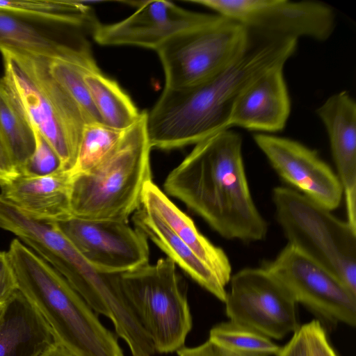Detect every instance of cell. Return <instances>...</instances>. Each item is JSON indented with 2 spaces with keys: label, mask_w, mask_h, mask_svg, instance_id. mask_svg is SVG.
Here are the masks:
<instances>
[{
  "label": "cell",
  "mask_w": 356,
  "mask_h": 356,
  "mask_svg": "<svg viewBox=\"0 0 356 356\" xmlns=\"http://www.w3.org/2000/svg\"><path fill=\"white\" fill-rule=\"evenodd\" d=\"M46 59L51 74L79 105L88 123H103L85 83L86 74L98 67L90 42L80 38L63 54Z\"/></svg>",
  "instance_id": "cell-22"
},
{
  "label": "cell",
  "mask_w": 356,
  "mask_h": 356,
  "mask_svg": "<svg viewBox=\"0 0 356 356\" xmlns=\"http://www.w3.org/2000/svg\"><path fill=\"white\" fill-rule=\"evenodd\" d=\"M327 131L345 196L347 222L356 229V104L347 91L329 97L316 110Z\"/></svg>",
  "instance_id": "cell-16"
},
{
  "label": "cell",
  "mask_w": 356,
  "mask_h": 356,
  "mask_svg": "<svg viewBox=\"0 0 356 356\" xmlns=\"http://www.w3.org/2000/svg\"><path fill=\"white\" fill-rule=\"evenodd\" d=\"M124 131L101 122L86 124L71 175L87 172L103 162L116 148Z\"/></svg>",
  "instance_id": "cell-28"
},
{
  "label": "cell",
  "mask_w": 356,
  "mask_h": 356,
  "mask_svg": "<svg viewBox=\"0 0 356 356\" xmlns=\"http://www.w3.org/2000/svg\"><path fill=\"white\" fill-rule=\"evenodd\" d=\"M72 175L59 170L41 177L19 175L0 187V197L33 220L54 224L72 216Z\"/></svg>",
  "instance_id": "cell-18"
},
{
  "label": "cell",
  "mask_w": 356,
  "mask_h": 356,
  "mask_svg": "<svg viewBox=\"0 0 356 356\" xmlns=\"http://www.w3.org/2000/svg\"><path fill=\"white\" fill-rule=\"evenodd\" d=\"M284 67L272 69L253 81L234 106L229 128L274 133L282 131L291 112V100Z\"/></svg>",
  "instance_id": "cell-17"
},
{
  "label": "cell",
  "mask_w": 356,
  "mask_h": 356,
  "mask_svg": "<svg viewBox=\"0 0 356 356\" xmlns=\"http://www.w3.org/2000/svg\"><path fill=\"white\" fill-rule=\"evenodd\" d=\"M229 282L225 303L230 321L274 339H281L300 328L296 302L262 266L238 270Z\"/></svg>",
  "instance_id": "cell-12"
},
{
  "label": "cell",
  "mask_w": 356,
  "mask_h": 356,
  "mask_svg": "<svg viewBox=\"0 0 356 356\" xmlns=\"http://www.w3.org/2000/svg\"><path fill=\"white\" fill-rule=\"evenodd\" d=\"M253 139L286 182L330 211L340 205L343 195L341 182L315 150L270 134H255Z\"/></svg>",
  "instance_id": "cell-15"
},
{
  "label": "cell",
  "mask_w": 356,
  "mask_h": 356,
  "mask_svg": "<svg viewBox=\"0 0 356 356\" xmlns=\"http://www.w3.org/2000/svg\"><path fill=\"white\" fill-rule=\"evenodd\" d=\"M0 137L19 172L35 147L33 127L0 79Z\"/></svg>",
  "instance_id": "cell-25"
},
{
  "label": "cell",
  "mask_w": 356,
  "mask_h": 356,
  "mask_svg": "<svg viewBox=\"0 0 356 356\" xmlns=\"http://www.w3.org/2000/svg\"><path fill=\"white\" fill-rule=\"evenodd\" d=\"M19 175L18 168L0 137V187L11 183Z\"/></svg>",
  "instance_id": "cell-32"
},
{
  "label": "cell",
  "mask_w": 356,
  "mask_h": 356,
  "mask_svg": "<svg viewBox=\"0 0 356 356\" xmlns=\"http://www.w3.org/2000/svg\"><path fill=\"white\" fill-rule=\"evenodd\" d=\"M5 307H6V304H1V305H0V318H1V316H2V315H3V312H4Z\"/></svg>",
  "instance_id": "cell-36"
},
{
  "label": "cell",
  "mask_w": 356,
  "mask_h": 356,
  "mask_svg": "<svg viewBox=\"0 0 356 356\" xmlns=\"http://www.w3.org/2000/svg\"><path fill=\"white\" fill-rule=\"evenodd\" d=\"M33 130L35 139V149L21 170L20 175L41 177L63 170L60 159L53 147L35 128L33 127Z\"/></svg>",
  "instance_id": "cell-29"
},
{
  "label": "cell",
  "mask_w": 356,
  "mask_h": 356,
  "mask_svg": "<svg viewBox=\"0 0 356 356\" xmlns=\"http://www.w3.org/2000/svg\"><path fill=\"white\" fill-rule=\"evenodd\" d=\"M209 340L230 356H277L282 348L269 337L230 321L213 326Z\"/></svg>",
  "instance_id": "cell-27"
},
{
  "label": "cell",
  "mask_w": 356,
  "mask_h": 356,
  "mask_svg": "<svg viewBox=\"0 0 356 356\" xmlns=\"http://www.w3.org/2000/svg\"><path fill=\"white\" fill-rule=\"evenodd\" d=\"M124 293L155 352L171 353L184 346L192 328L186 289L168 257L120 274Z\"/></svg>",
  "instance_id": "cell-7"
},
{
  "label": "cell",
  "mask_w": 356,
  "mask_h": 356,
  "mask_svg": "<svg viewBox=\"0 0 356 356\" xmlns=\"http://www.w3.org/2000/svg\"><path fill=\"white\" fill-rule=\"evenodd\" d=\"M140 207L157 215L227 285L232 277V266L225 251L202 234L193 220L152 180L144 186Z\"/></svg>",
  "instance_id": "cell-19"
},
{
  "label": "cell",
  "mask_w": 356,
  "mask_h": 356,
  "mask_svg": "<svg viewBox=\"0 0 356 356\" xmlns=\"http://www.w3.org/2000/svg\"><path fill=\"white\" fill-rule=\"evenodd\" d=\"M307 341L308 356H338L331 346L327 332L314 319L302 325Z\"/></svg>",
  "instance_id": "cell-30"
},
{
  "label": "cell",
  "mask_w": 356,
  "mask_h": 356,
  "mask_svg": "<svg viewBox=\"0 0 356 356\" xmlns=\"http://www.w3.org/2000/svg\"><path fill=\"white\" fill-rule=\"evenodd\" d=\"M39 356H75L60 343L56 341L44 350Z\"/></svg>",
  "instance_id": "cell-35"
},
{
  "label": "cell",
  "mask_w": 356,
  "mask_h": 356,
  "mask_svg": "<svg viewBox=\"0 0 356 356\" xmlns=\"http://www.w3.org/2000/svg\"><path fill=\"white\" fill-rule=\"evenodd\" d=\"M137 10L118 22H98L92 31L102 45H129L155 51L168 39L182 31L220 20L222 16L193 12L168 1L134 2Z\"/></svg>",
  "instance_id": "cell-14"
},
{
  "label": "cell",
  "mask_w": 356,
  "mask_h": 356,
  "mask_svg": "<svg viewBox=\"0 0 356 356\" xmlns=\"http://www.w3.org/2000/svg\"><path fill=\"white\" fill-rule=\"evenodd\" d=\"M2 81L31 126L47 140L62 162L73 168L88 122L79 105L51 74L46 58L1 47Z\"/></svg>",
  "instance_id": "cell-5"
},
{
  "label": "cell",
  "mask_w": 356,
  "mask_h": 356,
  "mask_svg": "<svg viewBox=\"0 0 356 356\" xmlns=\"http://www.w3.org/2000/svg\"><path fill=\"white\" fill-rule=\"evenodd\" d=\"M272 198L288 244L356 294V229L291 188L275 187Z\"/></svg>",
  "instance_id": "cell-6"
},
{
  "label": "cell",
  "mask_w": 356,
  "mask_h": 356,
  "mask_svg": "<svg viewBox=\"0 0 356 356\" xmlns=\"http://www.w3.org/2000/svg\"><path fill=\"white\" fill-rule=\"evenodd\" d=\"M52 266L93 311L112 321L116 333L126 341L132 356L154 354L152 341L124 293L120 274L97 270L70 242L58 250Z\"/></svg>",
  "instance_id": "cell-10"
},
{
  "label": "cell",
  "mask_w": 356,
  "mask_h": 356,
  "mask_svg": "<svg viewBox=\"0 0 356 356\" xmlns=\"http://www.w3.org/2000/svg\"><path fill=\"white\" fill-rule=\"evenodd\" d=\"M177 353L178 356H230L209 339L196 347L184 346Z\"/></svg>",
  "instance_id": "cell-34"
},
{
  "label": "cell",
  "mask_w": 356,
  "mask_h": 356,
  "mask_svg": "<svg viewBox=\"0 0 356 356\" xmlns=\"http://www.w3.org/2000/svg\"><path fill=\"white\" fill-rule=\"evenodd\" d=\"M249 31L245 51L224 71L195 86L163 88L146 115L152 148L170 150L196 145L229 129L242 92L263 74L284 67L296 50L295 38Z\"/></svg>",
  "instance_id": "cell-1"
},
{
  "label": "cell",
  "mask_w": 356,
  "mask_h": 356,
  "mask_svg": "<svg viewBox=\"0 0 356 356\" xmlns=\"http://www.w3.org/2000/svg\"><path fill=\"white\" fill-rule=\"evenodd\" d=\"M326 330L356 325V294L326 268L287 244L262 266Z\"/></svg>",
  "instance_id": "cell-9"
},
{
  "label": "cell",
  "mask_w": 356,
  "mask_h": 356,
  "mask_svg": "<svg viewBox=\"0 0 356 356\" xmlns=\"http://www.w3.org/2000/svg\"><path fill=\"white\" fill-rule=\"evenodd\" d=\"M0 10L26 19L85 28L92 33L98 24L92 8L79 1L61 0H0Z\"/></svg>",
  "instance_id": "cell-24"
},
{
  "label": "cell",
  "mask_w": 356,
  "mask_h": 356,
  "mask_svg": "<svg viewBox=\"0 0 356 356\" xmlns=\"http://www.w3.org/2000/svg\"><path fill=\"white\" fill-rule=\"evenodd\" d=\"M19 291L75 356H124L113 334L68 282L18 238L7 251Z\"/></svg>",
  "instance_id": "cell-3"
},
{
  "label": "cell",
  "mask_w": 356,
  "mask_h": 356,
  "mask_svg": "<svg viewBox=\"0 0 356 356\" xmlns=\"http://www.w3.org/2000/svg\"><path fill=\"white\" fill-rule=\"evenodd\" d=\"M97 270L122 274L149 263L147 238L127 221L72 216L54 223Z\"/></svg>",
  "instance_id": "cell-13"
},
{
  "label": "cell",
  "mask_w": 356,
  "mask_h": 356,
  "mask_svg": "<svg viewBox=\"0 0 356 356\" xmlns=\"http://www.w3.org/2000/svg\"><path fill=\"white\" fill-rule=\"evenodd\" d=\"M250 35L246 28L224 17L175 35L156 50L163 69L164 88L192 86L218 75L243 54Z\"/></svg>",
  "instance_id": "cell-8"
},
{
  "label": "cell",
  "mask_w": 356,
  "mask_h": 356,
  "mask_svg": "<svg viewBox=\"0 0 356 356\" xmlns=\"http://www.w3.org/2000/svg\"><path fill=\"white\" fill-rule=\"evenodd\" d=\"M147 111L125 129L114 151L91 170L72 175L73 216L127 221L141 206L145 185L152 180Z\"/></svg>",
  "instance_id": "cell-4"
},
{
  "label": "cell",
  "mask_w": 356,
  "mask_h": 356,
  "mask_svg": "<svg viewBox=\"0 0 356 356\" xmlns=\"http://www.w3.org/2000/svg\"><path fill=\"white\" fill-rule=\"evenodd\" d=\"M56 341L49 325L18 291L0 318V356H39Z\"/></svg>",
  "instance_id": "cell-20"
},
{
  "label": "cell",
  "mask_w": 356,
  "mask_h": 356,
  "mask_svg": "<svg viewBox=\"0 0 356 356\" xmlns=\"http://www.w3.org/2000/svg\"><path fill=\"white\" fill-rule=\"evenodd\" d=\"M70 44L52 38L23 17L0 10V48L50 58L63 54Z\"/></svg>",
  "instance_id": "cell-26"
},
{
  "label": "cell",
  "mask_w": 356,
  "mask_h": 356,
  "mask_svg": "<svg viewBox=\"0 0 356 356\" xmlns=\"http://www.w3.org/2000/svg\"><path fill=\"white\" fill-rule=\"evenodd\" d=\"M18 291L17 280L7 251H0V305L6 304Z\"/></svg>",
  "instance_id": "cell-31"
},
{
  "label": "cell",
  "mask_w": 356,
  "mask_h": 356,
  "mask_svg": "<svg viewBox=\"0 0 356 356\" xmlns=\"http://www.w3.org/2000/svg\"><path fill=\"white\" fill-rule=\"evenodd\" d=\"M277 356H308L305 334L302 325L293 333L290 341L282 347Z\"/></svg>",
  "instance_id": "cell-33"
},
{
  "label": "cell",
  "mask_w": 356,
  "mask_h": 356,
  "mask_svg": "<svg viewBox=\"0 0 356 356\" xmlns=\"http://www.w3.org/2000/svg\"><path fill=\"white\" fill-rule=\"evenodd\" d=\"M249 31L297 39L327 40L335 27L330 6L315 1L191 0Z\"/></svg>",
  "instance_id": "cell-11"
},
{
  "label": "cell",
  "mask_w": 356,
  "mask_h": 356,
  "mask_svg": "<svg viewBox=\"0 0 356 356\" xmlns=\"http://www.w3.org/2000/svg\"><path fill=\"white\" fill-rule=\"evenodd\" d=\"M163 188L225 238L251 242L266 237L268 224L252 199L242 138L235 131L224 130L195 145Z\"/></svg>",
  "instance_id": "cell-2"
},
{
  "label": "cell",
  "mask_w": 356,
  "mask_h": 356,
  "mask_svg": "<svg viewBox=\"0 0 356 356\" xmlns=\"http://www.w3.org/2000/svg\"><path fill=\"white\" fill-rule=\"evenodd\" d=\"M85 83L92 104L105 125L124 131L140 117L142 112H139L130 97L99 67L86 74Z\"/></svg>",
  "instance_id": "cell-23"
},
{
  "label": "cell",
  "mask_w": 356,
  "mask_h": 356,
  "mask_svg": "<svg viewBox=\"0 0 356 356\" xmlns=\"http://www.w3.org/2000/svg\"><path fill=\"white\" fill-rule=\"evenodd\" d=\"M131 217L134 227L198 284L225 302L227 284L157 215L140 207Z\"/></svg>",
  "instance_id": "cell-21"
}]
</instances>
